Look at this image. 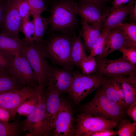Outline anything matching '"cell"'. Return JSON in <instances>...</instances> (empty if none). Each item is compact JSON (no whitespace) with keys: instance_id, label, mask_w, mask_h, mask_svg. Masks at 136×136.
Here are the masks:
<instances>
[{"instance_id":"obj_26","label":"cell","mask_w":136,"mask_h":136,"mask_svg":"<svg viewBox=\"0 0 136 136\" xmlns=\"http://www.w3.org/2000/svg\"><path fill=\"white\" fill-rule=\"evenodd\" d=\"M39 94L38 95L31 97L24 101L18 108L17 113L20 115L27 117L38 106L39 101Z\"/></svg>"},{"instance_id":"obj_39","label":"cell","mask_w":136,"mask_h":136,"mask_svg":"<svg viewBox=\"0 0 136 136\" xmlns=\"http://www.w3.org/2000/svg\"><path fill=\"white\" fill-rule=\"evenodd\" d=\"M131 0H114L112 3V7L110 10V12L114 9L123 6Z\"/></svg>"},{"instance_id":"obj_38","label":"cell","mask_w":136,"mask_h":136,"mask_svg":"<svg viewBox=\"0 0 136 136\" xmlns=\"http://www.w3.org/2000/svg\"><path fill=\"white\" fill-rule=\"evenodd\" d=\"M10 117V114L8 111L0 107V121L8 122Z\"/></svg>"},{"instance_id":"obj_7","label":"cell","mask_w":136,"mask_h":136,"mask_svg":"<svg viewBox=\"0 0 136 136\" xmlns=\"http://www.w3.org/2000/svg\"><path fill=\"white\" fill-rule=\"evenodd\" d=\"M20 55L27 60L37 78L39 83H47L49 65L39 43L25 42Z\"/></svg>"},{"instance_id":"obj_11","label":"cell","mask_w":136,"mask_h":136,"mask_svg":"<svg viewBox=\"0 0 136 136\" xmlns=\"http://www.w3.org/2000/svg\"><path fill=\"white\" fill-rule=\"evenodd\" d=\"M39 96L38 106L21 124L22 131L27 132L26 136H46L44 126L45 109L44 90L39 94Z\"/></svg>"},{"instance_id":"obj_8","label":"cell","mask_w":136,"mask_h":136,"mask_svg":"<svg viewBox=\"0 0 136 136\" xmlns=\"http://www.w3.org/2000/svg\"><path fill=\"white\" fill-rule=\"evenodd\" d=\"M74 136H85L89 133L106 130H113L118 122L93 116L81 111L77 115Z\"/></svg>"},{"instance_id":"obj_29","label":"cell","mask_w":136,"mask_h":136,"mask_svg":"<svg viewBox=\"0 0 136 136\" xmlns=\"http://www.w3.org/2000/svg\"><path fill=\"white\" fill-rule=\"evenodd\" d=\"M119 136H135L136 123H132L124 118L121 120L118 126Z\"/></svg>"},{"instance_id":"obj_32","label":"cell","mask_w":136,"mask_h":136,"mask_svg":"<svg viewBox=\"0 0 136 136\" xmlns=\"http://www.w3.org/2000/svg\"><path fill=\"white\" fill-rule=\"evenodd\" d=\"M30 9V15L41 14L43 12L48 10L45 0H27Z\"/></svg>"},{"instance_id":"obj_40","label":"cell","mask_w":136,"mask_h":136,"mask_svg":"<svg viewBox=\"0 0 136 136\" xmlns=\"http://www.w3.org/2000/svg\"><path fill=\"white\" fill-rule=\"evenodd\" d=\"M79 4H91L96 5L100 7L104 3V0H79Z\"/></svg>"},{"instance_id":"obj_43","label":"cell","mask_w":136,"mask_h":136,"mask_svg":"<svg viewBox=\"0 0 136 136\" xmlns=\"http://www.w3.org/2000/svg\"><path fill=\"white\" fill-rule=\"evenodd\" d=\"M7 74L4 71L0 70V76L4 74Z\"/></svg>"},{"instance_id":"obj_44","label":"cell","mask_w":136,"mask_h":136,"mask_svg":"<svg viewBox=\"0 0 136 136\" xmlns=\"http://www.w3.org/2000/svg\"><path fill=\"white\" fill-rule=\"evenodd\" d=\"M108 0V1H110V0Z\"/></svg>"},{"instance_id":"obj_17","label":"cell","mask_w":136,"mask_h":136,"mask_svg":"<svg viewBox=\"0 0 136 136\" xmlns=\"http://www.w3.org/2000/svg\"><path fill=\"white\" fill-rule=\"evenodd\" d=\"M78 4V13L82 20L90 24L102 29L105 17L104 15H102L100 7L93 4Z\"/></svg>"},{"instance_id":"obj_12","label":"cell","mask_w":136,"mask_h":136,"mask_svg":"<svg viewBox=\"0 0 136 136\" xmlns=\"http://www.w3.org/2000/svg\"><path fill=\"white\" fill-rule=\"evenodd\" d=\"M76 119L71 106L64 100L55 122L52 132L55 136H74Z\"/></svg>"},{"instance_id":"obj_23","label":"cell","mask_w":136,"mask_h":136,"mask_svg":"<svg viewBox=\"0 0 136 136\" xmlns=\"http://www.w3.org/2000/svg\"><path fill=\"white\" fill-rule=\"evenodd\" d=\"M31 15L35 31V42L38 43L43 40V37L49 24L50 18H44L38 14Z\"/></svg>"},{"instance_id":"obj_25","label":"cell","mask_w":136,"mask_h":136,"mask_svg":"<svg viewBox=\"0 0 136 136\" xmlns=\"http://www.w3.org/2000/svg\"><path fill=\"white\" fill-rule=\"evenodd\" d=\"M117 26L122 30L131 47L136 48V22L123 23Z\"/></svg>"},{"instance_id":"obj_14","label":"cell","mask_w":136,"mask_h":136,"mask_svg":"<svg viewBox=\"0 0 136 136\" xmlns=\"http://www.w3.org/2000/svg\"><path fill=\"white\" fill-rule=\"evenodd\" d=\"M73 76L67 70L49 66L47 87L61 93H68L71 87Z\"/></svg>"},{"instance_id":"obj_3","label":"cell","mask_w":136,"mask_h":136,"mask_svg":"<svg viewBox=\"0 0 136 136\" xmlns=\"http://www.w3.org/2000/svg\"><path fill=\"white\" fill-rule=\"evenodd\" d=\"M78 3L75 0H58L53 5L50 10L49 25L53 30L68 31L77 22Z\"/></svg>"},{"instance_id":"obj_6","label":"cell","mask_w":136,"mask_h":136,"mask_svg":"<svg viewBox=\"0 0 136 136\" xmlns=\"http://www.w3.org/2000/svg\"><path fill=\"white\" fill-rule=\"evenodd\" d=\"M95 74L106 77L136 76V65L124 59L122 56L110 60L106 58L96 60Z\"/></svg>"},{"instance_id":"obj_15","label":"cell","mask_w":136,"mask_h":136,"mask_svg":"<svg viewBox=\"0 0 136 136\" xmlns=\"http://www.w3.org/2000/svg\"><path fill=\"white\" fill-rule=\"evenodd\" d=\"M132 48L123 32L118 26L109 30L106 45L102 53L97 56L96 60L105 58L111 53L122 48Z\"/></svg>"},{"instance_id":"obj_27","label":"cell","mask_w":136,"mask_h":136,"mask_svg":"<svg viewBox=\"0 0 136 136\" xmlns=\"http://www.w3.org/2000/svg\"><path fill=\"white\" fill-rule=\"evenodd\" d=\"M22 131L17 122L9 123L0 121V136H18Z\"/></svg>"},{"instance_id":"obj_10","label":"cell","mask_w":136,"mask_h":136,"mask_svg":"<svg viewBox=\"0 0 136 136\" xmlns=\"http://www.w3.org/2000/svg\"><path fill=\"white\" fill-rule=\"evenodd\" d=\"M7 73L24 87L36 86L39 84L37 78L29 63L20 55L14 57Z\"/></svg>"},{"instance_id":"obj_21","label":"cell","mask_w":136,"mask_h":136,"mask_svg":"<svg viewBox=\"0 0 136 136\" xmlns=\"http://www.w3.org/2000/svg\"><path fill=\"white\" fill-rule=\"evenodd\" d=\"M101 86L107 97L124 110L119 96L115 78L107 77Z\"/></svg>"},{"instance_id":"obj_28","label":"cell","mask_w":136,"mask_h":136,"mask_svg":"<svg viewBox=\"0 0 136 136\" xmlns=\"http://www.w3.org/2000/svg\"><path fill=\"white\" fill-rule=\"evenodd\" d=\"M20 31L23 34L25 38L23 39L26 42L30 44L35 43V31L34 24L29 18L22 21Z\"/></svg>"},{"instance_id":"obj_13","label":"cell","mask_w":136,"mask_h":136,"mask_svg":"<svg viewBox=\"0 0 136 136\" xmlns=\"http://www.w3.org/2000/svg\"><path fill=\"white\" fill-rule=\"evenodd\" d=\"M60 94L47 87L44 94L45 116L44 126L46 136L52 133L61 105L62 100L60 97Z\"/></svg>"},{"instance_id":"obj_20","label":"cell","mask_w":136,"mask_h":136,"mask_svg":"<svg viewBox=\"0 0 136 136\" xmlns=\"http://www.w3.org/2000/svg\"><path fill=\"white\" fill-rule=\"evenodd\" d=\"M25 45L23 40H18L0 33V50L14 56L20 55Z\"/></svg>"},{"instance_id":"obj_37","label":"cell","mask_w":136,"mask_h":136,"mask_svg":"<svg viewBox=\"0 0 136 136\" xmlns=\"http://www.w3.org/2000/svg\"><path fill=\"white\" fill-rule=\"evenodd\" d=\"M126 110L127 115L132 119L134 122L136 123V101L131 104Z\"/></svg>"},{"instance_id":"obj_41","label":"cell","mask_w":136,"mask_h":136,"mask_svg":"<svg viewBox=\"0 0 136 136\" xmlns=\"http://www.w3.org/2000/svg\"><path fill=\"white\" fill-rule=\"evenodd\" d=\"M129 19L131 22H135L136 21V1H135L133 6L129 14Z\"/></svg>"},{"instance_id":"obj_5","label":"cell","mask_w":136,"mask_h":136,"mask_svg":"<svg viewBox=\"0 0 136 136\" xmlns=\"http://www.w3.org/2000/svg\"><path fill=\"white\" fill-rule=\"evenodd\" d=\"M46 85L43 83L36 86H27L21 88L0 94V107L9 112L10 117H15L19 107L25 100L38 95L44 90Z\"/></svg>"},{"instance_id":"obj_2","label":"cell","mask_w":136,"mask_h":136,"mask_svg":"<svg viewBox=\"0 0 136 136\" xmlns=\"http://www.w3.org/2000/svg\"><path fill=\"white\" fill-rule=\"evenodd\" d=\"M97 89L92 99L81 107V112L118 122L124 119L125 110L107 97L101 85Z\"/></svg>"},{"instance_id":"obj_24","label":"cell","mask_w":136,"mask_h":136,"mask_svg":"<svg viewBox=\"0 0 136 136\" xmlns=\"http://www.w3.org/2000/svg\"><path fill=\"white\" fill-rule=\"evenodd\" d=\"M24 87L14 77L7 74L0 76V94Z\"/></svg>"},{"instance_id":"obj_34","label":"cell","mask_w":136,"mask_h":136,"mask_svg":"<svg viewBox=\"0 0 136 136\" xmlns=\"http://www.w3.org/2000/svg\"><path fill=\"white\" fill-rule=\"evenodd\" d=\"M125 60L134 65L136 64V48H122L119 50Z\"/></svg>"},{"instance_id":"obj_22","label":"cell","mask_w":136,"mask_h":136,"mask_svg":"<svg viewBox=\"0 0 136 136\" xmlns=\"http://www.w3.org/2000/svg\"><path fill=\"white\" fill-rule=\"evenodd\" d=\"M87 56L80 37L74 36L71 51V59L74 65L79 66L82 60Z\"/></svg>"},{"instance_id":"obj_9","label":"cell","mask_w":136,"mask_h":136,"mask_svg":"<svg viewBox=\"0 0 136 136\" xmlns=\"http://www.w3.org/2000/svg\"><path fill=\"white\" fill-rule=\"evenodd\" d=\"M22 19L17 6V0H4L0 33L15 39L19 36Z\"/></svg>"},{"instance_id":"obj_42","label":"cell","mask_w":136,"mask_h":136,"mask_svg":"<svg viewBox=\"0 0 136 136\" xmlns=\"http://www.w3.org/2000/svg\"><path fill=\"white\" fill-rule=\"evenodd\" d=\"M4 0H0V32L3 16Z\"/></svg>"},{"instance_id":"obj_30","label":"cell","mask_w":136,"mask_h":136,"mask_svg":"<svg viewBox=\"0 0 136 136\" xmlns=\"http://www.w3.org/2000/svg\"><path fill=\"white\" fill-rule=\"evenodd\" d=\"M109 30L102 31L100 35L91 48L90 55L95 57L102 53L106 46Z\"/></svg>"},{"instance_id":"obj_36","label":"cell","mask_w":136,"mask_h":136,"mask_svg":"<svg viewBox=\"0 0 136 136\" xmlns=\"http://www.w3.org/2000/svg\"><path fill=\"white\" fill-rule=\"evenodd\" d=\"M118 135V131L104 130L90 132L85 136H112Z\"/></svg>"},{"instance_id":"obj_33","label":"cell","mask_w":136,"mask_h":136,"mask_svg":"<svg viewBox=\"0 0 136 136\" xmlns=\"http://www.w3.org/2000/svg\"><path fill=\"white\" fill-rule=\"evenodd\" d=\"M17 6L22 20L29 18L30 9L27 0H17Z\"/></svg>"},{"instance_id":"obj_31","label":"cell","mask_w":136,"mask_h":136,"mask_svg":"<svg viewBox=\"0 0 136 136\" xmlns=\"http://www.w3.org/2000/svg\"><path fill=\"white\" fill-rule=\"evenodd\" d=\"M97 64V61L95 57L89 55L83 59L79 67L82 70V74L90 75L95 71Z\"/></svg>"},{"instance_id":"obj_16","label":"cell","mask_w":136,"mask_h":136,"mask_svg":"<svg viewBox=\"0 0 136 136\" xmlns=\"http://www.w3.org/2000/svg\"><path fill=\"white\" fill-rule=\"evenodd\" d=\"M135 0H131L123 6L110 11L104 20L102 31L108 30L123 23L126 16L129 15Z\"/></svg>"},{"instance_id":"obj_1","label":"cell","mask_w":136,"mask_h":136,"mask_svg":"<svg viewBox=\"0 0 136 136\" xmlns=\"http://www.w3.org/2000/svg\"><path fill=\"white\" fill-rule=\"evenodd\" d=\"M74 37L65 33L54 36L46 40H43L38 43L45 58L68 70L74 66L71 58Z\"/></svg>"},{"instance_id":"obj_4","label":"cell","mask_w":136,"mask_h":136,"mask_svg":"<svg viewBox=\"0 0 136 136\" xmlns=\"http://www.w3.org/2000/svg\"><path fill=\"white\" fill-rule=\"evenodd\" d=\"M72 74L73 81L68 93L76 104L100 86L107 78L94 74L85 75L79 72Z\"/></svg>"},{"instance_id":"obj_35","label":"cell","mask_w":136,"mask_h":136,"mask_svg":"<svg viewBox=\"0 0 136 136\" xmlns=\"http://www.w3.org/2000/svg\"><path fill=\"white\" fill-rule=\"evenodd\" d=\"M15 56L0 50V70L5 71L7 74V70Z\"/></svg>"},{"instance_id":"obj_19","label":"cell","mask_w":136,"mask_h":136,"mask_svg":"<svg viewBox=\"0 0 136 136\" xmlns=\"http://www.w3.org/2000/svg\"><path fill=\"white\" fill-rule=\"evenodd\" d=\"M118 77L122 87L126 109L131 104L136 101V76Z\"/></svg>"},{"instance_id":"obj_18","label":"cell","mask_w":136,"mask_h":136,"mask_svg":"<svg viewBox=\"0 0 136 136\" xmlns=\"http://www.w3.org/2000/svg\"><path fill=\"white\" fill-rule=\"evenodd\" d=\"M81 23L82 28L79 36L83 39L84 46L90 50L101 34L102 29L82 20Z\"/></svg>"},{"instance_id":"obj_45","label":"cell","mask_w":136,"mask_h":136,"mask_svg":"<svg viewBox=\"0 0 136 136\" xmlns=\"http://www.w3.org/2000/svg\"></svg>"}]
</instances>
